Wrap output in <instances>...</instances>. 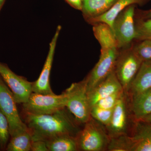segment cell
<instances>
[{"instance_id":"6da1fadb","label":"cell","mask_w":151,"mask_h":151,"mask_svg":"<svg viewBox=\"0 0 151 151\" xmlns=\"http://www.w3.org/2000/svg\"><path fill=\"white\" fill-rule=\"evenodd\" d=\"M24 113V122L27 126L33 141L46 142L63 134L76 137L81 130L80 124L66 108L46 115Z\"/></svg>"},{"instance_id":"7a4b0ae2","label":"cell","mask_w":151,"mask_h":151,"mask_svg":"<svg viewBox=\"0 0 151 151\" xmlns=\"http://www.w3.org/2000/svg\"><path fill=\"white\" fill-rule=\"evenodd\" d=\"M76 136L78 151H107L111 138L103 124L90 117Z\"/></svg>"},{"instance_id":"3957f363","label":"cell","mask_w":151,"mask_h":151,"mask_svg":"<svg viewBox=\"0 0 151 151\" xmlns=\"http://www.w3.org/2000/svg\"><path fill=\"white\" fill-rule=\"evenodd\" d=\"M65 92L66 108L79 124H84L91 117L86 79L72 83Z\"/></svg>"},{"instance_id":"277c9868","label":"cell","mask_w":151,"mask_h":151,"mask_svg":"<svg viewBox=\"0 0 151 151\" xmlns=\"http://www.w3.org/2000/svg\"><path fill=\"white\" fill-rule=\"evenodd\" d=\"M115 146L119 151H151V124L137 120L130 135L116 138Z\"/></svg>"},{"instance_id":"5b68a950","label":"cell","mask_w":151,"mask_h":151,"mask_svg":"<svg viewBox=\"0 0 151 151\" xmlns=\"http://www.w3.org/2000/svg\"><path fill=\"white\" fill-rule=\"evenodd\" d=\"M136 121L130 110L129 97L124 92L113 109L110 123L105 128L111 139L122 135H129Z\"/></svg>"},{"instance_id":"8992f818","label":"cell","mask_w":151,"mask_h":151,"mask_svg":"<svg viewBox=\"0 0 151 151\" xmlns=\"http://www.w3.org/2000/svg\"><path fill=\"white\" fill-rule=\"evenodd\" d=\"M67 97L65 92L59 95L44 94L32 92L28 100L22 104L24 113L46 115L55 113L66 108Z\"/></svg>"},{"instance_id":"52a82bcc","label":"cell","mask_w":151,"mask_h":151,"mask_svg":"<svg viewBox=\"0 0 151 151\" xmlns=\"http://www.w3.org/2000/svg\"><path fill=\"white\" fill-rule=\"evenodd\" d=\"M142 63L133 51L132 45L119 49L114 71L125 93L129 91Z\"/></svg>"},{"instance_id":"ba28073f","label":"cell","mask_w":151,"mask_h":151,"mask_svg":"<svg viewBox=\"0 0 151 151\" xmlns=\"http://www.w3.org/2000/svg\"><path fill=\"white\" fill-rule=\"evenodd\" d=\"M136 7L135 5L127 7L117 16L113 22L112 29L119 49L131 46L136 40Z\"/></svg>"},{"instance_id":"9c48e42d","label":"cell","mask_w":151,"mask_h":151,"mask_svg":"<svg viewBox=\"0 0 151 151\" xmlns=\"http://www.w3.org/2000/svg\"><path fill=\"white\" fill-rule=\"evenodd\" d=\"M13 94L0 75V110L8 121L11 137L27 131L17 107Z\"/></svg>"},{"instance_id":"30bf717a","label":"cell","mask_w":151,"mask_h":151,"mask_svg":"<svg viewBox=\"0 0 151 151\" xmlns=\"http://www.w3.org/2000/svg\"><path fill=\"white\" fill-rule=\"evenodd\" d=\"M119 49H101L98 62L86 77L87 92L95 87L115 70Z\"/></svg>"},{"instance_id":"8fae6325","label":"cell","mask_w":151,"mask_h":151,"mask_svg":"<svg viewBox=\"0 0 151 151\" xmlns=\"http://www.w3.org/2000/svg\"><path fill=\"white\" fill-rule=\"evenodd\" d=\"M0 75L13 94L17 103L23 104L32 92L33 82L17 75L6 64L0 62Z\"/></svg>"},{"instance_id":"7c38bea8","label":"cell","mask_w":151,"mask_h":151,"mask_svg":"<svg viewBox=\"0 0 151 151\" xmlns=\"http://www.w3.org/2000/svg\"><path fill=\"white\" fill-rule=\"evenodd\" d=\"M61 29L62 27L60 25H58L57 27L54 36L50 43L48 54L39 77L36 81L33 82V92L44 94H55L50 86V72L57 42Z\"/></svg>"},{"instance_id":"4fadbf2b","label":"cell","mask_w":151,"mask_h":151,"mask_svg":"<svg viewBox=\"0 0 151 151\" xmlns=\"http://www.w3.org/2000/svg\"><path fill=\"white\" fill-rule=\"evenodd\" d=\"M122 90L123 89L122 85L115 71H113L93 89L87 92L90 108L101 99Z\"/></svg>"},{"instance_id":"5bb4252c","label":"cell","mask_w":151,"mask_h":151,"mask_svg":"<svg viewBox=\"0 0 151 151\" xmlns=\"http://www.w3.org/2000/svg\"><path fill=\"white\" fill-rule=\"evenodd\" d=\"M128 97L130 110L135 120H141L151 114V88Z\"/></svg>"},{"instance_id":"9a60e30c","label":"cell","mask_w":151,"mask_h":151,"mask_svg":"<svg viewBox=\"0 0 151 151\" xmlns=\"http://www.w3.org/2000/svg\"><path fill=\"white\" fill-rule=\"evenodd\" d=\"M118 0H82V12L86 22L107 13Z\"/></svg>"},{"instance_id":"2e32d148","label":"cell","mask_w":151,"mask_h":151,"mask_svg":"<svg viewBox=\"0 0 151 151\" xmlns=\"http://www.w3.org/2000/svg\"><path fill=\"white\" fill-rule=\"evenodd\" d=\"M151 88V61L142 63L127 94L132 96Z\"/></svg>"},{"instance_id":"e0dca14e","label":"cell","mask_w":151,"mask_h":151,"mask_svg":"<svg viewBox=\"0 0 151 151\" xmlns=\"http://www.w3.org/2000/svg\"><path fill=\"white\" fill-rule=\"evenodd\" d=\"M151 0H118L116 4L108 12L103 15L90 20L87 22L89 24L93 25L97 22H105L112 27L114 20L117 16L125 8L135 5L139 6L145 5Z\"/></svg>"},{"instance_id":"ac0fdd59","label":"cell","mask_w":151,"mask_h":151,"mask_svg":"<svg viewBox=\"0 0 151 151\" xmlns=\"http://www.w3.org/2000/svg\"><path fill=\"white\" fill-rule=\"evenodd\" d=\"M92 26L94 37L100 43L101 49L118 48L113 29L109 24L100 22Z\"/></svg>"},{"instance_id":"d6986e66","label":"cell","mask_w":151,"mask_h":151,"mask_svg":"<svg viewBox=\"0 0 151 151\" xmlns=\"http://www.w3.org/2000/svg\"><path fill=\"white\" fill-rule=\"evenodd\" d=\"M45 142L49 151H78L76 137L69 134L58 135Z\"/></svg>"},{"instance_id":"ffe728a7","label":"cell","mask_w":151,"mask_h":151,"mask_svg":"<svg viewBox=\"0 0 151 151\" xmlns=\"http://www.w3.org/2000/svg\"><path fill=\"white\" fill-rule=\"evenodd\" d=\"M33 142L32 137L28 130L11 137L6 150L30 151Z\"/></svg>"},{"instance_id":"44dd1931","label":"cell","mask_w":151,"mask_h":151,"mask_svg":"<svg viewBox=\"0 0 151 151\" xmlns=\"http://www.w3.org/2000/svg\"><path fill=\"white\" fill-rule=\"evenodd\" d=\"M132 47L142 62L151 61V40H134L132 42Z\"/></svg>"},{"instance_id":"7402d4cb","label":"cell","mask_w":151,"mask_h":151,"mask_svg":"<svg viewBox=\"0 0 151 151\" xmlns=\"http://www.w3.org/2000/svg\"><path fill=\"white\" fill-rule=\"evenodd\" d=\"M137 37L135 40H151V19H142L135 16Z\"/></svg>"},{"instance_id":"603a6c76","label":"cell","mask_w":151,"mask_h":151,"mask_svg":"<svg viewBox=\"0 0 151 151\" xmlns=\"http://www.w3.org/2000/svg\"><path fill=\"white\" fill-rule=\"evenodd\" d=\"M113 111V109L106 110L94 106L91 108L90 116L106 127L108 126L111 122Z\"/></svg>"},{"instance_id":"cb8c5ba5","label":"cell","mask_w":151,"mask_h":151,"mask_svg":"<svg viewBox=\"0 0 151 151\" xmlns=\"http://www.w3.org/2000/svg\"><path fill=\"white\" fill-rule=\"evenodd\" d=\"M10 136L8 121L0 110V150H5Z\"/></svg>"},{"instance_id":"d4e9b609","label":"cell","mask_w":151,"mask_h":151,"mask_svg":"<svg viewBox=\"0 0 151 151\" xmlns=\"http://www.w3.org/2000/svg\"><path fill=\"white\" fill-rule=\"evenodd\" d=\"M124 92L122 90L111 94L98 101L94 106L106 110H112L115 108Z\"/></svg>"},{"instance_id":"484cf974","label":"cell","mask_w":151,"mask_h":151,"mask_svg":"<svg viewBox=\"0 0 151 151\" xmlns=\"http://www.w3.org/2000/svg\"><path fill=\"white\" fill-rule=\"evenodd\" d=\"M31 151H49V150L45 141L37 140L33 141Z\"/></svg>"},{"instance_id":"4316f807","label":"cell","mask_w":151,"mask_h":151,"mask_svg":"<svg viewBox=\"0 0 151 151\" xmlns=\"http://www.w3.org/2000/svg\"><path fill=\"white\" fill-rule=\"evenodd\" d=\"M135 16L142 19H151V9L145 11L136 9Z\"/></svg>"},{"instance_id":"83f0119b","label":"cell","mask_w":151,"mask_h":151,"mask_svg":"<svg viewBox=\"0 0 151 151\" xmlns=\"http://www.w3.org/2000/svg\"><path fill=\"white\" fill-rule=\"evenodd\" d=\"M65 1L73 9L81 11L82 0H65Z\"/></svg>"},{"instance_id":"f1b7e54d","label":"cell","mask_w":151,"mask_h":151,"mask_svg":"<svg viewBox=\"0 0 151 151\" xmlns=\"http://www.w3.org/2000/svg\"><path fill=\"white\" fill-rule=\"evenodd\" d=\"M140 120H142V121H144V122L151 124V114L145 116V117H144V118Z\"/></svg>"},{"instance_id":"f546056e","label":"cell","mask_w":151,"mask_h":151,"mask_svg":"<svg viewBox=\"0 0 151 151\" xmlns=\"http://www.w3.org/2000/svg\"><path fill=\"white\" fill-rule=\"evenodd\" d=\"M6 0H0V12L2 9L3 6L5 3Z\"/></svg>"}]
</instances>
